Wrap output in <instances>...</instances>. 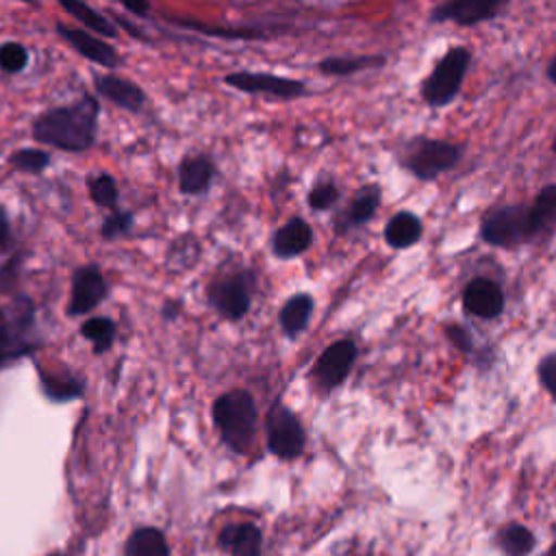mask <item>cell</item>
<instances>
[{
  "label": "cell",
  "mask_w": 556,
  "mask_h": 556,
  "mask_svg": "<svg viewBox=\"0 0 556 556\" xmlns=\"http://www.w3.org/2000/svg\"><path fill=\"white\" fill-rule=\"evenodd\" d=\"M98 104L91 98H83L74 106H63L46 113L35 124V137L43 143H52L63 150H85L93 141Z\"/></svg>",
  "instance_id": "cell-1"
},
{
  "label": "cell",
  "mask_w": 556,
  "mask_h": 556,
  "mask_svg": "<svg viewBox=\"0 0 556 556\" xmlns=\"http://www.w3.org/2000/svg\"><path fill=\"white\" fill-rule=\"evenodd\" d=\"M213 421L222 441L235 454H248L254 445L258 408L250 391L232 389L213 402Z\"/></svg>",
  "instance_id": "cell-2"
},
{
  "label": "cell",
  "mask_w": 556,
  "mask_h": 556,
  "mask_svg": "<svg viewBox=\"0 0 556 556\" xmlns=\"http://www.w3.org/2000/svg\"><path fill=\"white\" fill-rule=\"evenodd\" d=\"M463 159V146L437 137H413L397 150L400 165L417 180L430 182L454 169Z\"/></svg>",
  "instance_id": "cell-3"
},
{
  "label": "cell",
  "mask_w": 556,
  "mask_h": 556,
  "mask_svg": "<svg viewBox=\"0 0 556 556\" xmlns=\"http://www.w3.org/2000/svg\"><path fill=\"white\" fill-rule=\"evenodd\" d=\"M480 239L493 248L515 250L541 237L534 226L530 204H502L482 215Z\"/></svg>",
  "instance_id": "cell-4"
},
{
  "label": "cell",
  "mask_w": 556,
  "mask_h": 556,
  "mask_svg": "<svg viewBox=\"0 0 556 556\" xmlns=\"http://www.w3.org/2000/svg\"><path fill=\"white\" fill-rule=\"evenodd\" d=\"M471 63V50L467 46H452L421 80L419 96L430 109L447 106L458 98L463 80Z\"/></svg>",
  "instance_id": "cell-5"
},
{
  "label": "cell",
  "mask_w": 556,
  "mask_h": 556,
  "mask_svg": "<svg viewBox=\"0 0 556 556\" xmlns=\"http://www.w3.org/2000/svg\"><path fill=\"white\" fill-rule=\"evenodd\" d=\"M267 450L280 460H295L306 447V430L300 417L280 400L271 404L265 417Z\"/></svg>",
  "instance_id": "cell-6"
},
{
  "label": "cell",
  "mask_w": 556,
  "mask_h": 556,
  "mask_svg": "<svg viewBox=\"0 0 556 556\" xmlns=\"http://www.w3.org/2000/svg\"><path fill=\"white\" fill-rule=\"evenodd\" d=\"M252 289H254V274L248 269H237L215 278L208 285L206 295L211 306L222 317H226L228 321H239L248 315L252 306Z\"/></svg>",
  "instance_id": "cell-7"
},
{
  "label": "cell",
  "mask_w": 556,
  "mask_h": 556,
  "mask_svg": "<svg viewBox=\"0 0 556 556\" xmlns=\"http://www.w3.org/2000/svg\"><path fill=\"white\" fill-rule=\"evenodd\" d=\"M356 356H358V348L352 339H337L328 343L311 369V380L315 389L324 395L339 389L350 376L356 363Z\"/></svg>",
  "instance_id": "cell-8"
},
{
  "label": "cell",
  "mask_w": 556,
  "mask_h": 556,
  "mask_svg": "<svg viewBox=\"0 0 556 556\" xmlns=\"http://www.w3.org/2000/svg\"><path fill=\"white\" fill-rule=\"evenodd\" d=\"M226 85L243 91V93H256V96H271L280 100H295L308 93L306 83L289 78V76H276L265 72H232L226 78Z\"/></svg>",
  "instance_id": "cell-9"
},
{
  "label": "cell",
  "mask_w": 556,
  "mask_h": 556,
  "mask_svg": "<svg viewBox=\"0 0 556 556\" xmlns=\"http://www.w3.org/2000/svg\"><path fill=\"white\" fill-rule=\"evenodd\" d=\"M506 7H508V0H452V2H441L432 7L428 13V22L430 24L452 22L458 26H476V24L495 20Z\"/></svg>",
  "instance_id": "cell-10"
},
{
  "label": "cell",
  "mask_w": 556,
  "mask_h": 556,
  "mask_svg": "<svg viewBox=\"0 0 556 556\" xmlns=\"http://www.w3.org/2000/svg\"><path fill=\"white\" fill-rule=\"evenodd\" d=\"M460 304L467 315L491 321L504 313L506 298H504L500 282H495L493 278H486V276H476L465 285Z\"/></svg>",
  "instance_id": "cell-11"
},
{
  "label": "cell",
  "mask_w": 556,
  "mask_h": 556,
  "mask_svg": "<svg viewBox=\"0 0 556 556\" xmlns=\"http://www.w3.org/2000/svg\"><path fill=\"white\" fill-rule=\"evenodd\" d=\"M313 228L304 217H291L282 226H278L271 235V254L276 258L289 261L304 254L313 245Z\"/></svg>",
  "instance_id": "cell-12"
},
{
  "label": "cell",
  "mask_w": 556,
  "mask_h": 556,
  "mask_svg": "<svg viewBox=\"0 0 556 556\" xmlns=\"http://www.w3.org/2000/svg\"><path fill=\"white\" fill-rule=\"evenodd\" d=\"M380 200H382V189L380 185H365L356 191V195L348 202L345 211L334 219V230L339 235L352 230V228H358V226H365L378 211L380 206Z\"/></svg>",
  "instance_id": "cell-13"
},
{
  "label": "cell",
  "mask_w": 556,
  "mask_h": 556,
  "mask_svg": "<svg viewBox=\"0 0 556 556\" xmlns=\"http://www.w3.org/2000/svg\"><path fill=\"white\" fill-rule=\"evenodd\" d=\"M104 298V278L96 267H83L74 276L72 285V300H70V315L89 313L93 306L100 304Z\"/></svg>",
  "instance_id": "cell-14"
},
{
  "label": "cell",
  "mask_w": 556,
  "mask_h": 556,
  "mask_svg": "<svg viewBox=\"0 0 556 556\" xmlns=\"http://www.w3.org/2000/svg\"><path fill=\"white\" fill-rule=\"evenodd\" d=\"M217 541L230 556H263V532L256 523H230L219 532Z\"/></svg>",
  "instance_id": "cell-15"
},
{
  "label": "cell",
  "mask_w": 556,
  "mask_h": 556,
  "mask_svg": "<svg viewBox=\"0 0 556 556\" xmlns=\"http://www.w3.org/2000/svg\"><path fill=\"white\" fill-rule=\"evenodd\" d=\"M315 311V300L306 291H298L291 298H287L278 311V324L287 339H298L302 332H306L311 317Z\"/></svg>",
  "instance_id": "cell-16"
},
{
  "label": "cell",
  "mask_w": 556,
  "mask_h": 556,
  "mask_svg": "<svg viewBox=\"0 0 556 556\" xmlns=\"http://www.w3.org/2000/svg\"><path fill=\"white\" fill-rule=\"evenodd\" d=\"M382 237L389 248L406 250V248H413L415 243H419V239L424 237V224L415 213L397 211L387 222Z\"/></svg>",
  "instance_id": "cell-17"
},
{
  "label": "cell",
  "mask_w": 556,
  "mask_h": 556,
  "mask_svg": "<svg viewBox=\"0 0 556 556\" xmlns=\"http://www.w3.org/2000/svg\"><path fill=\"white\" fill-rule=\"evenodd\" d=\"M215 176V165L208 156L204 154H195V156H187L180 163V172H178V185L182 193L195 195L202 193L211 187Z\"/></svg>",
  "instance_id": "cell-18"
},
{
  "label": "cell",
  "mask_w": 556,
  "mask_h": 556,
  "mask_svg": "<svg viewBox=\"0 0 556 556\" xmlns=\"http://www.w3.org/2000/svg\"><path fill=\"white\" fill-rule=\"evenodd\" d=\"M59 33H61L83 56H87L89 61L100 63V65H104V67H115V65L119 63L115 50H113L109 43H104L102 39H98V37H93V35H87V33H83V30H76V28H65V26H59Z\"/></svg>",
  "instance_id": "cell-19"
},
{
  "label": "cell",
  "mask_w": 556,
  "mask_h": 556,
  "mask_svg": "<svg viewBox=\"0 0 556 556\" xmlns=\"http://www.w3.org/2000/svg\"><path fill=\"white\" fill-rule=\"evenodd\" d=\"M495 547L502 556H530L536 547V536L528 526L510 521L497 530Z\"/></svg>",
  "instance_id": "cell-20"
},
{
  "label": "cell",
  "mask_w": 556,
  "mask_h": 556,
  "mask_svg": "<svg viewBox=\"0 0 556 556\" xmlns=\"http://www.w3.org/2000/svg\"><path fill=\"white\" fill-rule=\"evenodd\" d=\"M30 321V311H24L9 319L4 311H0V365H4L11 358H17L28 350V345L20 339L22 326Z\"/></svg>",
  "instance_id": "cell-21"
},
{
  "label": "cell",
  "mask_w": 556,
  "mask_h": 556,
  "mask_svg": "<svg viewBox=\"0 0 556 556\" xmlns=\"http://www.w3.org/2000/svg\"><path fill=\"white\" fill-rule=\"evenodd\" d=\"M387 59L378 54H358V56H326L317 63V72L326 76H352L363 70L380 67Z\"/></svg>",
  "instance_id": "cell-22"
},
{
  "label": "cell",
  "mask_w": 556,
  "mask_h": 556,
  "mask_svg": "<svg viewBox=\"0 0 556 556\" xmlns=\"http://www.w3.org/2000/svg\"><path fill=\"white\" fill-rule=\"evenodd\" d=\"M96 85L100 89L102 96H106L109 100H113L115 104L137 111L143 104V93L137 85H132L130 80L117 78V76H98Z\"/></svg>",
  "instance_id": "cell-23"
},
{
  "label": "cell",
  "mask_w": 556,
  "mask_h": 556,
  "mask_svg": "<svg viewBox=\"0 0 556 556\" xmlns=\"http://www.w3.org/2000/svg\"><path fill=\"white\" fill-rule=\"evenodd\" d=\"M124 556H169V547L161 530L139 528L130 534Z\"/></svg>",
  "instance_id": "cell-24"
},
{
  "label": "cell",
  "mask_w": 556,
  "mask_h": 556,
  "mask_svg": "<svg viewBox=\"0 0 556 556\" xmlns=\"http://www.w3.org/2000/svg\"><path fill=\"white\" fill-rule=\"evenodd\" d=\"M539 237H547L556 228V185H545L530 202Z\"/></svg>",
  "instance_id": "cell-25"
},
{
  "label": "cell",
  "mask_w": 556,
  "mask_h": 556,
  "mask_svg": "<svg viewBox=\"0 0 556 556\" xmlns=\"http://www.w3.org/2000/svg\"><path fill=\"white\" fill-rule=\"evenodd\" d=\"M63 9L67 13H72L76 20H80L89 30H93L98 35H104V37L115 35V28L100 13H96L91 7L83 4V2H63Z\"/></svg>",
  "instance_id": "cell-26"
},
{
  "label": "cell",
  "mask_w": 556,
  "mask_h": 556,
  "mask_svg": "<svg viewBox=\"0 0 556 556\" xmlns=\"http://www.w3.org/2000/svg\"><path fill=\"white\" fill-rule=\"evenodd\" d=\"M341 198L339 187L332 180H317L308 191V208L311 211H330Z\"/></svg>",
  "instance_id": "cell-27"
},
{
  "label": "cell",
  "mask_w": 556,
  "mask_h": 556,
  "mask_svg": "<svg viewBox=\"0 0 556 556\" xmlns=\"http://www.w3.org/2000/svg\"><path fill=\"white\" fill-rule=\"evenodd\" d=\"M83 334L96 345V352H102L111 345V341L115 337V326H113V321H109L104 317H96L83 326Z\"/></svg>",
  "instance_id": "cell-28"
},
{
  "label": "cell",
  "mask_w": 556,
  "mask_h": 556,
  "mask_svg": "<svg viewBox=\"0 0 556 556\" xmlns=\"http://www.w3.org/2000/svg\"><path fill=\"white\" fill-rule=\"evenodd\" d=\"M536 378L541 389L556 402V352L543 354L536 363Z\"/></svg>",
  "instance_id": "cell-29"
},
{
  "label": "cell",
  "mask_w": 556,
  "mask_h": 556,
  "mask_svg": "<svg viewBox=\"0 0 556 556\" xmlns=\"http://www.w3.org/2000/svg\"><path fill=\"white\" fill-rule=\"evenodd\" d=\"M89 189H91V198L100 204V206H115L117 202V189L111 176L102 174L93 180H89Z\"/></svg>",
  "instance_id": "cell-30"
},
{
  "label": "cell",
  "mask_w": 556,
  "mask_h": 556,
  "mask_svg": "<svg viewBox=\"0 0 556 556\" xmlns=\"http://www.w3.org/2000/svg\"><path fill=\"white\" fill-rule=\"evenodd\" d=\"M26 61H28V56H26L24 46H20L15 41L0 46V67L4 72H20L26 65Z\"/></svg>",
  "instance_id": "cell-31"
},
{
  "label": "cell",
  "mask_w": 556,
  "mask_h": 556,
  "mask_svg": "<svg viewBox=\"0 0 556 556\" xmlns=\"http://www.w3.org/2000/svg\"><path fill=\"white\" fill-rule=\"evenodd\" d=\"M443 334H445V339H447L458 352H463V354H473V337H471V332H469L467 326L450 321V324L443 326Z\"/></svg>",
  "instance_id": "cell-32"
},
{
  "label": "cell",
  "mask_w": 556,
  "mask_h": 556,
  "mask_svg": "<svg viewBox=\"0 0 556 556\" xmlns=\"http://www.w3.org/2000/svg\"><path fill=\"white\" fill-rule=\"evenodd\" d=\"M48 154L39 150H20L11 156V163L24 172H41L48 165Z\"/></svg>",
  "instance_id": "cell-33"
},
{
  "label": "cell",
  "mask_w": 556,
  "mask_h": 556,
  "mask_svg": "<svg viewBox=\"0 0 556 556\" xmlns=\"http://www.w3.org/2000/svg\"><path fill=\"white\" fill-rule=\"evenodd\" d=\"M128 226H130V215H128V213H113V215L104 222V226H102V235H106V237H115V235L124 232Z\"/></svg>",
  "instance_id": "cell-34"
},
{
  "label": "cell",
  "mask_w": 556,
  "mask_h": 556,
  "mask_svg": "<svg viewBox=\"0 0 556 556\" xmlns=\"http://www.w3.org/2000/svg\"><path fill=\"white\" fill-rule=\"evenodd\" d=\"M17 258H13L7 267H2L0 269V291H9L11 287H13V282H15V274H13V269H15V263Z\"/></svg>",
  "instance_id": "cell-35"
},
{
  "label": "cell",
  "mask_w": 556,
  "mask_h": 556,
  "mask_svg": "<svg viewBox=\"0 0 556 556\" xmlns=\"http://www.w3.org/2000/svg\"><path fill=\"white\" fill-rule=\"evenodd\" d=\"M11 243V228H9V219L7 213L0 208V250H4Z\"/></svg>",
  "instance_id": "cell-36"
},
{
  "label": "cell",
  "mask_w": 556,
  "mask_h": 556,
  "mask_svg": "<svg viewBox=\"0 0 556 556\" xmlns=\"http://www.w3.org/2000/svg\"><path fill=\"white\" fill-rule=\"evenodd\" d=\"M545 76H547V80L552 83V85H556V54L552 56V61L547 63V67H545Z\"/></svg>",
  "instance_id": "cell-37"
},
{
  "label": "cell",
  "mask_w": 556,
  "mask_h": 556,
  "mask_svg": "<svg viewBox=\"0 0 556 556\" xmlns=\"http://www.w3.org/2000/svg\"><path fill=\"white\" fill-rule=\"evenodd\" d=\"M552 152L556 154V135H554V141H552Z\"/></svg>",
  "instance_id": "cell-38"
},
{
  "label": "cell",
  "mask_w": 556,
  "mask_h": 556,
  "mask_svg": "<svg viewBox=\"0 0 556 556\" xmlns=\"http://www.w3.org/2000/svg\"><path fill=\"white\" fill-rule=\"evenodd\" d=\"M54 556H61V554H54Z\"/></svg>",
  "instance_id": "cell-39"
}]
</instances>
